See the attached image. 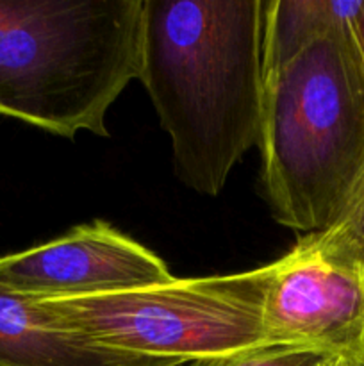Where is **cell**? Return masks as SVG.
<instances>
[{
    "label": "cell",
    "instance_id": "obj_1",
    "mask_svg": "<svg viewBox=\"0 0 364 366\" xmlns=\"http://www.w3.org/2000/svg\"><path fill=\"white\" fill-rule=\"evenodd\" d=\"M264 0H145L143 68L177 177L216 197L259 143Z\"/></svg>",
    "mask_w": 364,
    "mask_h": 366
},
{
    "label": "cell",
    "instance_id": "obj_2",
    "mask_svg": "<svg viewBox=\"0 0 364 366\" xmlns=\"http://www.w3.org/2000/svg\"><path fill=\"white\" fill-rule=\"evenodd\" d=\"M257 147L278 224L316 234L339 220L364 179V63L352 21L264 75Z\"/></svg>",
    "mask_w": 364,
    "mask_h": 366
},
{
    "label": "cell",
    "instance_id": "obj_3",
    "mask_svg": "<svg viewBox=\"0 0 364 366\" xmlns=\"http://www.w3.org/2000/svg\"><path fill=\"white\" fill-rule=\"evenodd\" d=\"M145 0H0V117L107 138L143 68Z\"/></svg>",
    "mask_w": 364,
    "mask_h": 366
},
{
    "label": "cell",
    "instance_id": "obj_4",
    "mask_svg": "<svg viewBox=\"0 0 364 366\" xmlns=\"http://www.w3.org/2000/svg\"><path fill=\"white\" fill-rule=\"evenodd\" d=\"M273 264L84 299L38 300L46 324L118 352L186 365L270 347L263 322Z\"/></svg>",
    "mask_w": 364,
    "mask_h": 366
},
{
    "label": "cell",
    "instance_id": "obj_5",
    "mask_svg": "<svg viewBox=\"0 0 364 366\" xmlns=\"http://www.w3.org/2000/svg\"><path fill=\"white\" fill-rule=\"evenodd\" d=\"M171 279L157 254L102 220L0 257V288L38 300L107 295Z\"/></svg>",
    "mask_w": 364,
    "mask_h": 366
},
{
    "label": "cell",
    "instance_id": "obj_6",
    "mask_svg": "<svg viewBox=\"0 0 364 366\" xmlns=\"http://www.w3.org/2000/svg\"><path fill=\"white\" fill-rule=\"evenodd\" d=\"M271 264L263 306L271 345L363 361L364 272L328 263L300 245Z\"/></svg>",
    "mask_w": 364,
    "mask_h": 366
},
{
    "label": "cell",
    "instance_id": "obj_7",
    "mask_svg": "<svg viewBox=\"0 0 364 366\" xmlns=\"http://www.w3.org/2000/svg\"><path fill=\"white\" fill-rule=\"evenodd\" d=\"M0 366H181L118 352L46 324L34 299L0 288Z\"/></svg>",
    "mask_w": 364,
    "mask_h": 366
},
{
    "label": "cell",
    "instance_id": "obj_8",
    "mask_svg": "<svg viewBox=\"0 0 364 366\" xmlns=\"http://www.w3.org/2000/svg\"><path fill=\"white\" fill-rule=\"evenodd\" d=\"M363 0H264L263 77L284 66L339 24L355 20Z\"/></svg>",
    "mask_w": 364,
    "mask_h": 366
},
{
    "label": "cell",
    "instance_id": "obj_9",
    "mask_svg": "<svg viewBox=\"0 0 364 366\" xmlns=\"http://www.w3.org/2000/svg\"><path fill=\"white\" fill-rule=\"evenodd\" d=\"M296 245L332 264L364 272V179L332 227L305 234Z\"/></svg>",
    "mask_w": 364,
    "mask_h": 366
},
{
    "label": "cell",
    "instance_id": "obj_10",
    "mask_svg": "<svg viewBox=\"0 0 364 366\" xmlns=\"http://www.w3.org/2000/svg\"><path fill=\"white\" fill-rule=\"evenodd\" d=\"M335 357L300 347L270 345L228 356L191 361L181 366H325Z\"/></svg>",
    "mask_w": 364,
    "mask_h": 366
},
{
    "label": "cell",
    "instance_id": "obj_11",
    "mask_svg": "<svg viewBox=\"0 0 364 366\" xmlns=\"http://www.w3.org/2000/svg\"><path fill=\"white\" fill-rule=\"evenodd\" d=\"M352 31H353V38H355V43H357V49H359L360 59H363L364 63V0L359 13H357L355 20L352 21Z\"/></svg>",
    "mask_w": 364,
    "mask_h": 366
},
{
    "label": "cell",
    "instance_id": "obj_12",
    "mask_svg": "<svg viewBox=\"0 0 364 366\" xmlns=\"http://www.w3.org/2000/svg\"><path fill=\"white\" fill-rule=\"evenodd\" d=\"M325 366H350V363L345 360H330Z\"/></svg>",
    "mask_w": 364,
    "mask_h": 366
},
{
    "label": "cell",
    "instance_id": "obj_13",
    "mask_svg": "<svg viewBox=\"0 0 364 366\" xmlns=\"http://www.w3.org/2000/svg\"><path fill=\"white\" fill-rule=\"evenodd\" d=\"M350 366H364V360L359 361V363H350Z\"/></svg>",
    "mask_w": 364,
    "mask_h": 366
}]
</instances>
